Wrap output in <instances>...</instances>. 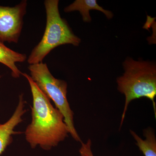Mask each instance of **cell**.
<instances>
[{"label":"cell","mask_w":156,"mask_h":156,"mask_svg":"<svg viewBox=\"0 0 156 156\" xmlns=\"http://www.w3.org/2000/svg\"><path fill=\"white\" fill-rule=\"evenodd\" d=\"M21 75L28 81L33 98L31 121L26 129L25 139L32 148L39 146L45 150H50L68 136L64 117L53 106L30 75L26 73Z\"/></svg>","instance_id":"cell-1"},{"label":"cell","mask_w":156,"mask_h":156,"mask_svg":"<svg viewBox=\"0 0 156 156\" xmlns=\"http://www.w3.org/2000/svg\"><path fill=\"white\" fill-rule=\"evenodd\" d=\"M123 66L125 73L117 79L118 90L126 97L120 128L129 104L132 101L140 98H147L152 101L156 118V64L150 61H136L127 57Z\"/></svg>","instance_id":"cell-2"},{"label":"cell","mask_w":156,"mask_h":156,"mask_svg":"<svg viewBox=\"0 0 156 156\" xmlns=\"http://www.w3.org/2000/svg\"><path fill=\"white\" fill-rule=\"evenodd\" d=\"M58 0H46V25L41 41L32 50L27 59L30 65L43 62L49 53L60 45L72 44L78 47L81 39L73 32L66 20L62 18Z\"/></svg>","instance_id":"cell-3"},{"label":"cell","mask_w":156,"mask_h":156,"mask_svg":"<svg viewBox=\"0 0 156 156\" xmlns=\"http://www.w3.org/2000/svg\"><path fill=\"white\" fill-rule=\"evenodd\" d=\"M28 69L34 83L50 100L53 101L56 108L63 115L69 134L76 141L82 143L75 127L73 112L68 101L66 82L54 77L47 64L43 62L30 65Z\"/></svg>","instance_id":"cell-4"},{"label":"cell","mask_w":156,"mask_h":156,"mask_svg":"<svg viewBox=\"0 0 156 156\" xmlns=\"http://www.w3.org/2000/svg\"><path fill=\"white\" fill-rule=\"evenodd\" d=\"M27 4L23 0L14 7L0 6V42L18 43Z\"/></svg>","instance_id":"cell-5"},{"label":"cell","mask_w":156,"mask_h":156,"mask_svg":"<svg viewBox=\"0 0 156 156\" xmlns=\"http://www.w3.org/2000/svg\"><path fill=\"white\" fill-rule=\"evenodd\" d=\"M23 94L19 95V101L15 111L5 123L0 124V156L13 141V136L20 134L14 131L15 128L23 121L22 117L26 112Z\"/></svg>","instance_id":"cell-6"},{"label":"cell","mask_w":156,"mask_h":156,"mask_svg":"<svg viewBox=\"0 0 156 156\" xmlns=\"http://www.w3.org/2000/svg\"><path fill=\"white\" fill-rule=\"evenodd\" d=\"M92 10H97L102 12L109 20L111 19L113 17L112 12L103 9L98 4L96 0H76L72 4L66 7L64 11L66 13L79 11L84 22L90 23L92 21V18L90 17L89 11Z\"/></svg>","instance_id":"cell-7"},{"label":"cell","mask_w":156,"mask_h":156,"mask_svg":"<svg viewBox=\"0 0 156 156\" xmlns=\"http://www.w3.org/2000/svg\"><path fill=\"white\" fill-rule=\"evenodd\" d=\"M27 56L25 54L20 53L11 50L4 43L0 42V63L5 65L11 69V76L14 78H19L22 73L16 66L17 62L26 61Z\"/></svg>","instance_id":"cell-8"},{"label":"cell","mask_w":156,"mask_h":156,"mask_svg":"<svg viewBox=\"0 0 156 156\" xmlns=\"http://www.w3.org/2000/svg\"><path fill=\"white\" fill-rule=\"evenodd\" d=\"M130 131L136 141V145L144 156H156V138L152 128H147L144 131L145 140L140 138L134 131Z\"/></svg>","instance_id":"cell-9"},{"label":"cell","mask_w":156,"mask_h":156,"mask_svg":"<svg viewBox=\"0 0 156 156\" xmlns=\"http://www.w3.org/2000/svg\"><path fill=\"white\" fill-rule=\"evenodd\" d=\"M81 143H82V146L80 150V154H83L85 156H94L91 149L92 142L91 140L89 139L85 144L83 142Z\"/></svg>","instance_id":"cell-10"},{"label":"cell","mask_w":156,"mask_h":156,"mask_svg":"<svg viewBox=\"0 0 156 156\" xmlns=\"http://www.w3.org/2000/svg\"><path fill=\"white\" fill-rule=\"evenodd\" d=\"M80 156H85V155H84L83 154H80Z\"/></svg>","instance_id":"cell-11"},{"label":"cell","mask_w":156,"mask_h":156,"mask_svg":"<svg viewBox=\"0 0 156 156\" xmlns=\"http://www.w3.org/2000/svg\"><path fill=\"white\" fill-rule=\"evenodd\" d=\"M2 78V76L0 75V79H1V78Z\"/></svg>","instance_id":"cell-12"}]
</instances>
